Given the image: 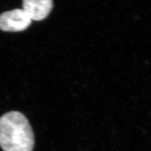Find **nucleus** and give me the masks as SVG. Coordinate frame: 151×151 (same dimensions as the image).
Wrapping results in <instances>:
<instances>
[{
  "instance_id": "2",
  "label": "nucleus",
  "mask_w": 151,
  "mask_h": 151,
  "mask_svg": "<svg viewBox=\"0 0 151 151\" xmlns=\"http://www.w3.org/2000/svg\"><path fill=\"white\" fill-rule=\"evenodd\" d=\"M32 20L23 9H15L0 15V30L4 32H21L26 30Z\"/></svg>"
},
{
  "instance_id": "1",
  "label": "nucleus",
  "mask_w": 151,
  "mask_h": 151,
  "mask_svg": "<svg viewBox=\"0 0 151 151\" xmlns=\"http://www.w3.org/2000/svg\"><path fill=\"white\" fill-rule=\"evenodd\" d=\"M34 132L22 113L12 111L0 117V146L4 151H32Z\"/></svg>"
},
{
  "instance_id": "3",
  "label": "nucleus",
  "mask_w": 151,
  "mask_h": 151,
  "mask_svg": "<svg viewBox=\"0 0 151 151\" xmlns=\"http://www.w3.org/2000/svg\"><path fill=\"white\" fill-rule=\"evenodd\" d=\"M53 7L52 0H23V9L32 20L46 18Z\"/></svg>"
}]
</instances>
